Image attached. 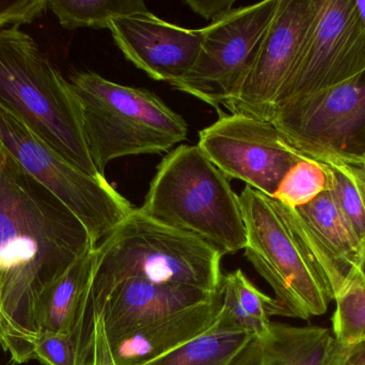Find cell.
Masks as SVG:
<instances>
[{
    "instance_id": "6da1fadb",
    "label": "cell",
    "mask_w": 365,
    "mask_h": 365,
    "mask_svg": "<svg viewBox=\"0 0 365 365\" xmlns=\"http://www.w3.org/2000/svg\"><path fill=\"white\" fill-rule=\"evenodd\" d=\"M94 248L81 221L0 145V310L15 364L34 359L44 291Z\"/></svg>"
},
{
    "instance_id": "7a4b0ae2",
    "label": "cell",
    "mask_w": 365,
    "mask_h": 365,
    "mask_svg": "<svg viewBox=\"0 0 365 365\" xmlns=\"http://www.w3.org/2000/svg\"><path fill=\"white\" fill-rule=\"evenodd\" d=\"M222 256L201 238L162 224L139 208L134 209L96 246L91 284L79 324L91 331L92 315L125 280L218 293Z\"/></svg>"
},
{
    "instance_id": "3957f363",
    "label": "cell",
    "mask_w": 365,
    "mask_h": 365,
    "mask_svg": "<svg viewBox=\"0 0 365 365\" xmlns=\"http://www.w3.org/2000/svg\"><path fill=\"white\" fill-rule=\"evenodd\" d=\"M0 106L60 156L93 177L81 109L68 79L19 27L0 29Z\"/></svg>"
},
{
    "instance_id": "277c9868",
    "label": "cell",
    "mask_w": 365,
    "mask_h": 365,
    "mask_svg": "<svg viewBox=\"0 0 365 365\" xmlns=\"http://www.w3.org/2000/svg\"><path fill=\"white\" fill-rule=\"evenodd\" d=\"M68 81L81 109L88 149L102 176L115 159L168 151L186 139L184 118L145 88L90 71L73 73Z\"/></svg>"
},
{
    "instance_id": "5b68a950",
    "label": "cell",
    "mask_w": 365,
    "mask_h": 365,
    "mask_svg": "<svg viewBox=\"0 0 365 365\" xmlns=\"http://www.w3.org/2000/svg\"><path fill=\"white\" fill-rule=\"evenodd\" d=\"M139 209L201 238L222 255L247 246L240 196L197 146H180L163 159Z\"/></svg>"
},
{
    "instance_id": "8992f818",
    "label": "cell",
    "mask_w": 365,
    "mask_h": 365,
    "mask_svg": "<svg viewBox=\"0 0 365 365\" xmlns=\"http://www.w3.org/2000/svg\"><path fill=\"white\" fill-rule=\"evenodd\" d=\"M240 204L247 233L245 256L274 291V315L310 319L325 314L334 298L285 205L249 186L240 193Z\"/></svg>"
},
{
    "instance_id": "52a82bcc",
    "label": "cell",
    "mask_w": 365,
    "mask_h": 365,
    "mask_svg": "<svg viewBox=\"0 0 365 365\" xmlns=\"http://www.w3.org/2000/svg\"><path fill=\"white\" fill-rule=\"evenodd\" d=\"M0 145L81 221L96 246L135 209L106 178L93 177L60 156L1 106Z\"/></svg>"
},
{
    "instance_id": "ba28073f",
    "label": "cell",
    "mask_w": 365,
    "mask_h": 365,
    "mask_svg": "<svg viewBox=\"0 0 365 365\" xmlns=\"http://www.w3.org/2000/svg\"><path fill=\"white\" fill-rule=\"evenodd\" d=\"M278 0L232 9L203 28L192 68L171 84L220 111L237 91L276 11Z\"/></svg>"
},
{
    "instance_id": "9c48e42d",
    "label": "cell",
    "mask_w": 365,
    "mask_h": 365,
    "mask_svg": "<svg viewBox=\"0 0 365 365\" xmlns=\"http://www.w3.org/2000/svg\"><path fill=\"white\" fill-rule=\"evenodd\" d=\"M197 147L229 179L272 197L287 171L304 156L272 122L220 114L199 133Z\"/></svg>"
},
{
    "instance_id": "30bf717a",
    "label": "cell",
    "mask_w": 365,
    "mask_h": 365,
    "mask_svg": "<svg viewBox=\"0 0 365 365\" xmlns=\"http://www.w3.org/2000/svg\"><path fill=\"white\" fill-rule=\"evenodd\" d=\"M272 122L304 158L364 154L365 75L280 109Z\"/></svg>"
},
{
    "instance_id": "8fae6325",
    "label": "cell",
    "mask_w": 365,
    "mask_h": 365,
    "mask_svg": "<svg viewBox=\"0 0 365 365\" xmlns=\"http://www.w3.org/2000/svg\"><path fill=\"white\" fill-rule=\"evenodd\" d=\"M315 8L317 0H278L240 88L223 106L232 114L272 122L277 100L297 59Z\"/></svg>"
},
{
    "instance_id": "7c38bea8",
    "label": "cell",
    "mask_w": 365,
    "mask_h": 365,
    "mask_svg": "<svg viewBox=\"0 0 365 365\" xmlns=\"http://www.w3.org/2000/svg\"><path fill=\"white\" fill-rule=\"evenodd\" d=\"M115 45L152 79L173 84L190 71L199 55L203 29H188L145 13L110 23Z\"/></svg>"
},
{
    "instance_id": "4fadbf2b",
    "label": "cell",
    "mask_w": 365,
    "mask_h": 365,
    "mask_svg": "<svg viewBox=\"0 0 365 365\" xmlns=\"http://www.w3.org/2000/svg\"><path fill=\"white\" fill-rule=\"evenodd\" d=\"M354 9L355 0H317L312 21L277 100L274 115L323 89L338 61Z\"/></svg>"
},
{
    "instance_id": "5bb4252c",
    "label": "cell",
    "mask_w": 365,
    "mask_h": 365,
    "mask_svg": "<svg viewBox=\"0 0 365 365\" xmlns=\"http://www.w3.org/2000/svg\"><path fill=\"white\" fill-rule=\"evenodd\" d=\"M219 296L220 291L210 293L195 287L125 280L109 293L96 314L102 319L107 341L113 343L152 321L207 304Z\"/></svg>"
},
{
    "instance_id": "9a60e30c",
    "label": "cell",
    "mask_w": 365,
    "mask_h": 365,
    "mask_svg": "<svg viewBox=\"0 0 365 365\" xmlns=\"http://www.w3.org/2000/svg\"><path fill=\"white\" fill-rule=\"evenodd\" d=\"M221 295L216 299L164 317L109 343L118 365H143L205 332L216 321Z\"/></svg>"
},
{
    "instance_id": "2e32d148",
    "label": "cell",
    "mask_w": 365,
    "mask_h": 365,
    "mask_svg": "<svg viewBox=\"0 0 365 365\" xmlns=\"http://www.w3.org/2000/svg\"><path fill=\"white\" fill-rule=\"evenodd\" d=\"M334 343L327 328L272 323L268 334L253 339L233 365H326Z\"/></svg>"
},
{
    "instance_id": "e0dca14e",
    "label": "cell",
    "mask_w": 365,
    "mask_h": 365,
    "mask_svg": "<svg viewBox=\"0 0 365 365\" xmlns=\"http://www.w3.org/2000/svg\"><path fill=\"white\" fill-rule=\"evenodd\" d=\"M96 249L81 255L43 294L36 313L38 336L76 329L91 284Z\"/></svg>"
},
{
    "instance_id": "ac0fdd59",
    "label": "cell",
    "mask_w": 365,
    "mask_h": 365,
    "mask_svg": "<svg viewBox=\"0 0 365 365\" xmlns=\"http://www.w3.org/2000/svg\"><path fill=\"white\" fill-rule=\"evenodd\" d=\"M221 306L215 325L262 338L269 331L274 299L262 293L240 269L222 276Z\"/></svg>"
},
{
    "instance_id": "d6986e66",
    "label": "cell",
    "mask_w": 365,
    "mask_h": 365,
    "mask_svg": "<svg viewBox=\"0 0 365 365\" xmlns=\"http://www.w3.org/2000/svg\"><path fill=\"white\" fill-rule=\"evenodd\" d=\"M315 161L325 167L329 179L328 190L351 223L365 254L364 154H327Z\"/></svg>"
},
{
    "instance_id": "ffe728a7",
    "label": "cell",
    "mask_w": 365,
    "mask_h": 365,
    "mask_svg": "<svg viewBox=\"0 0 365 365\" xmlns=\"http://www.w3.org/2000/svg\"><path fill=\"white\" fill-rule=\"evenodd\" d=\"M253 339L247 332L227 331L212 324L192 340L143 365H233Z\"/></svg>"
},
{
    "instance_id": "44dd1931",
    "label": "cell",
    "mask_w": 365,
    "mask_h": 365,
    "mask_svg": "<svg viewBox=\"0 0 365 365\" xmlns=\"http://www.w3.org/2000/svg\"><path fill=\"white\" fill-rule=\"evenodd\" d=\"M48 9L68 30L109 29L113 19L149 11L143 0H48Z\"/></svg>"
},
{
    "instance_id": "7402d4cb",
    "label": "cell",
    "mask_w": 365,
    "mask_h": 365,
    "mask_svg": "<svg viewBox=\"0 0 365 365\" xmlns=\"http://www.w3.org/2000/svg\"><path fill=\"white\" fill-rule=\"evenodd\" d=\"M329 189L327 171L321 163L310 159L298 161L281 180L272 199L298 209L314 201Z\"/></svg>"
},
{
    "instance_id": "603a6c76",
    "label": "cell",
    "mask_w": 365,
    "mask_h": 365,
    "mask_svg": "<svg viewBox=\"0 0 365 365\" xmlns=\"http://www.w3.org/2000/svg\"><path fill=\"white\" fill-rule=\"evenodd\" d=\"M332 334L341 344L365 342V287H354L336 300Z\"/></svg>"
},
{
    "instance_id": "cb8c5ba5",
    "label": "cell",
    "mask_w": 365,
    "mask_h": 365,
    "mask_svg": "<svg viewBox=\"0 0 365 365\" xmlns=\"http://www.w3.org/2000/svg\"><path fill=\"white\" fill-rule=\"evenodd\" d=\"M34 359L44 365H81L78 336L73 334H42L34 344Z\"/></svg>"
},
{
    "instance_id": "d4e9b609",
    "label": "cell",
    "mask_w": 365,
    "mask_h": 365,
    "mask_svg": "<svg viewBox=\"0 0 365 365\" xmlns=\"http://www.w3.org/2000/svg\"><path fill=\"white\" fill-rule=\"evenodd\" d=\"M47 9L48 0H0V29L32 23Z\"/></svg>"
},
{
    "instance_id": "484cf974",
    "label": "cell",
    "mask_w": 365,
    "mask_h": 365,
    "mask_svg": "<svg viewBox=\"0 0 365 365\" xmlns=\"http://www.w3.org/2000/svg\"><path fill=\"white\" fill-rule=\"evenodd\" d=\"M87 365H118L107 341L102 319L98 314L92 316V332Z\"/></svg>"
},
{
    "instance_id": "4316f807",
    "label": "cell",
    "mask_w": 365,
    "mask_h": 365,
    "mask_svg": "<svg viewBox=\"0 0 365 365\" xmlns=\"http://www.w3.org/2000/svg\"><path fill=\"white\" fill-rule=\"evenodd\" d=\"M326 365H365V342L347 345L336 340Z\"/></svg>"
},
{
    "instance_id": "83f0119b",
    "label": "cell",
    "mask_w": 365,
    "mask_h": 365,
    "mask_svg": "<svg viewBox=\"0 0 365 365\" xmlns=\"http://www.w3.org/2000/svg\"><path fill=\"white\" fill-rule=\"evenodd\" d=\"M193 12L210 21H216L233 9L235 0H185Z\"/></svg>"
},
{
    "instance_id": "f1b7e54d",
    "label": "cell",
    "mask_w": 365,
    "mask_h": 365,
    "mask_svg": "<svg viewBox=\"0 0 365 365\" xmlns=\"http://www.w3.org/2000/svg\"><path fill=\"white\" fill-rule=\"evenodd\" d=\"M8 329H6V321H4V315H2L1 310H0V349L6 351H8Z\"/></svg>"
},
{
    "instance_id": "f546056e",
    "label": "cell",
    "mask_w": 365,
    "mask_h": 365,
    "mask_svg": "<svg viewBox=\"0 0 365 365\" xmlns=\"http://www.w3.org/2000/svg\"><path fill=\"white\" fill-rule=\"evenodd\" d=\"M354 287H365V254L364 259H362L361 264H360L355 284H354V286L351 287V289H354Z\"/></svg>"
},
{
    "instance_id": "4dcf8cb0",
    "label": "cell",
    "mask_w": 365,
    "mask_h": 365,
    "mask_svg": "<svg viewBox=\"0 0 365 365\" xmlns=\"http://www.w3.org/2000/svg\"><path fill=\"white\" fill-rule=\"evenodd\" d=\"M356 6H357L358 13H359L360 21H361L362 27L365 31V0H356Z\"/></svg>"
},
{
    "instance_id": "1f68e13d",
    "label": "cell",
    "mask_w": 365,
    "mask_h": 365,
    "mask_svg": "<svg viewBox=\"0 0 365 365\" xmlns=\"http://www.w3.org/2000/svg\"></svg>"
}]
</instances>
